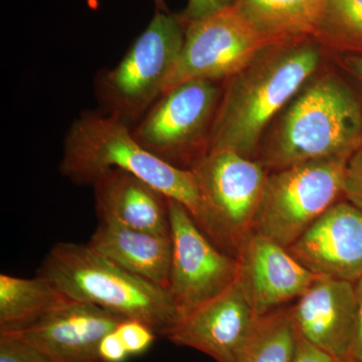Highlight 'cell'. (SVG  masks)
I'll use <instances>...</instances> for the list:
<instances>
[{
  "instance_id": "484cf974",
  "label": "cell",
  "mask_w": 362,
  "mask_h": 362,
  "mask_svg": "<svg viewBox=\"0 0 362 362\" xmlns=\"http://www.w3.org/2000/svg\"><path fill=\"white\" fill-rule=\"evenodd\" d=\"M99 356L103 362H126L131 357L115 330L105 335L100 342Z\"/></svg>"
},
{
  "instance_id": "603a6c76",
  "label": "cell",
  "mask_w": 362,
  "mask_h": 362,
  "mask_svg": "<svg viewBox=\"0 0 362 362\" xmlns=\"http://www.w3.org/2000/svg\"><path fill=\"white\" fill-rule=\"evenodd\" d=\"M0 362H51L39 347L16 333L0 332Z\"/></svg>"
},
{
  "instance_id": "52a82bcc",
  "label": "cell",
  "mask_w": 362,
  "mask_h": 362,
  "mask_svg": "<svg viewBox=\"0 0 362 362\" xmlns=\"http://www.w3.org/2000/svg\"><path fill=\"white\" fill-rule=\"evenodd\" d=\"M347 161L320 159L269 173L254 233L291 246L331 206L345 199Z\"/></svg>"
},
{
  "instance_id": "e0dca14e",
  "label": "cell",
  "mask_w": 362,
  "mask_h": 362,
  "mask_svg": "<svg viewBox=\"0 0 362 362\" xmlns=\"http://www.w3.org/2000/svg\"><path fill=\"white\" fill-rule=\"evenodd\" d=\"M88 245L126 271L168 289L173 255L171 235L100 221Z\"/></svg>"
},
{
  "instance_id": "4fadbf2b",
  "label": "cell",
  "mask_w": 362,
  "mask_h": 362,
  "mask_svg": "<svg viewBox=\"0 0 362 362\" xmlns=\"http://www.w3.org/2000/svg\"><path fill=\"white\" fill-rule=\"evenodd\" d=\"M287 250L312 273L356 284L362 279V211L338 202Z\"/></svg>"
},
{
  "instance_id": "5b68a950",
  "label": "cell",
  "mask_w": 362,
  "mask_h": 362,
  "mask_svg": "<svg viewBox=\"0 0 362 362\" xmlns=\"http://www.w3.org/2000/svg\"><path fill=\"white\" fill-rule=\"evenodd\" d=\"M190 169L201 197L202 232L235 258L254 233L268 171L230 150L206 152Z\"/></svg>"
},
{
  "instance_id": "277c9868",
  "label": "cell",
  "mask_w": 362,
  "mask_h": 362,
  "mask_svg": "<svg viewBox=\"0 0 362 362\" xmlns=\"http://www.w3.org/2000/svg\"><path fill=\"white\" fill-rule=\"evenodd\" d=\"M37 276L73 301L142 321L163 337L180 319L168 289L126 271L89 245H54Z\"/></svg>"
},
{
  "instance_id": "6da1fadb",
  "label": "cell",
  "mask_w": 362,
  "mask_h": 362,
  "mask_svg": "<svg viewBox=\"0 0 362 362\" xmlns=\"http://www.w3.org/2000/svg\"><path fill=\"white\" fill-rule=\"evenodd\" d=\"M314 40L272 45L230 78L209 133L207 152L230 150L252 158L271 121L283 112L322 63Z\"/></svg>"
},
{
  "instance_id": "ffe728a7",
  "label": "cell",
  "mask_w": 362,
  "mask_h": 362,
  "mask_svg": "<svg viewBox=\"0 0 362 362\" xmlns=\"http://www.w3.org/2000/svg\"><path fill=\"white\" fill-rule=\"evenodd\" d=\"M297 343L298 333L289 308L282 307L259 317L238 362H292Z\"/></svg>"
},
{
  "instance_id": "7c38bea8",
  "label": "cell",
  "mask_w": 362,
  "mask_h": 362,
  "mask_svg": "<svg viewBox=\"0 0 362 362\" xmlns=\"http://www.w3.org/2000/svg\"><path fill=\"white\" fill-rule=\"evenodd\" d=\"M235 258L237 283L259 317L297 300L323 278L305 268L287 247L257 233L247 238Z\"/></svg>"
},
{
  "instance_id": "cb8c5ba5",
  "label": "cell",
  "mask_w": 362,
  "mask_h": 362,
  "mask_svg": "<svg viewBox=\"0 0 362 362\" xmlns=\"http://www.w3.org/2000/svg\"><path fill=\"white\" fill-rule=\"evenodd\" d=\"M344 199L362 211V146L347 161Z\"/></svg>"
},
{
  "instance_id": "4316f807",
  "label": "cell",
  "mask_w": 362,
  "mask_h": 362,
  "mask_svg": "<svg viewBox=\"0 0 362 362\" xmlns=\"http://www.w3.org/2000/svg\"><path fill=\"white\" fill-rule=\"evenodd\" d=\"M335 358L313 346L298 335L296 352L292 362H334Z\"/></svg>"
},
{
  "instance_id": "d6986e66",
  "label": "cell",
  "mask_w": 362,
  "mask_h": 362,
  "mask_svg": "<svg viewBox=\"0 0 362 362\" xmlns=\"http://www.w3.org/2000/svg\"><path fill=\"white\" fill-rule=\"evenodd\" d=\"M69 300L45 279L0 275V332L32 325Z\"/></svg>"
},
{
  "instance_id": "3957f363",
  "label": "cell",
  "mask_w": 362,
  "mask_h": 362,
  "mask_svg": "<svg viewBox=\"0 0 362 362\" xmlns=\"http://www.w3.org/2000/svg\"><path fill=\"white\" fill-rule=\"evenodd\" d=\"M122 169L180 202L202 221L201 197L192 169L168 163L136 141L130 126L108 114L85 112L71 124L59 171L76 185H93L110 169Z\"/></svg>"
},
{
  "instance_id": "7a4b0ae2",
  "label": "cell",
  "mask_w": 362,
  "mask_h": 362,
  "mask_svg": "<svg viewBox=\"0 0 362 362\" xmlns=\"http://www.w3.org/2000/svg\"><path fill=\"white\" fill-rule=\"evenodd\" d=\"M361 146L359 90L337 74H315L283 110L258 161L275 173L320 159H349Z\"/></svg>"
},
{
  "instance_id": "83f0119b",
  "label": "cell",
  "mask_w": 362,
  "mask_h": 362,
  "mask_svg": "<svg viewBox=\"0 0 362 362\" xmlns=\"http://www.w3.org/2000/svg\"><path fill=\"white\" fill-rule=\"evenodd\" d=\"M338 64L362 93V54H340Z\"/></svg>"
},
{
  "instance_id": "f546056e",
  "label": "cell",
  "mask_w": 362,
  "mask_h": 362,
  "mask_svg": "<svg viewBox=\"0 0 362 362\" xmlns=\"http://www.w3.org/2000/svg\"><path fill=\"white\" fill-rule=\"evenodd\" d=\"M334 362H361V361H356V359L351 358V357H349V358H345V359H335Z\"/></svg>"
},
{
  "instance_id": "9c48e42d",
  "label": "cell",
  "mask_w": 362,
  "mask_h": 362,
  "mask_svg": "<svg viewBox=\"0 0 362 362\" xmlns=\"http://www.w3.org/2000/svg\"><path fill=\"white\" fill-rule=\"evenodd\" d=\"M185 23L182 51L164 93L187 81L230 80L276 45L235 4Z\"/></svg>"
},
{
  "instance_id": "9a60e30c",
  "label": "cell",
  "mask_w": 362,
  "mask_h": 362,
  "mask_svg": "<svg viewBox=\"0 0 362 362\" xmlns=\"http://www.w3.org/2000/svg\"><path fill=\"white\" fill-rule=\"evenodd\" d=\"M298 335L335 359L351 354L356 337V285L321 278L289 307Z\"/></svg>"
},
{
  "instance_id": "30bf717a",
  "label": "cell",
  "mask_w": 362,
  "mask_h": 362,
  "mask_svg": "<svg viewBox=\"0 0 362 362\" xmlns=\"http://www.w3.org/2000/svg\"><path fill=\"white\" fill-rule=\"evenodd\" d=\"M173 242L168 292L181 317L235 284L237 258L209 240L180 202L168 199Z\"/></svg>"
},
{
  "instance_id": "8992f818",
  "label": "cell",
  "mask_w": 362,
  "mask_h": 362,
  "mask_svg": "<svg viewBox=\"0 0 362 362\" xmlns=\"http://www.w3.org/2000/svg\"><path fill=\"white\" fill-rule=\"evenodd\" d=\"M180 16L157 13L120 63L99 80L107 114L130 126L141 119L165 90L185 42Z\"/></svg>"
},
{
  "instance_id": "4dcf8cb0",
  "label": "cell",
  "mask_w": 362,
  "mask_h": 362,
  "mask_svg": "<svg viewBox=\"0 0 362 362\" xmlns=\"http://www.w3.org/2000/svg\"><path fill=\"white\" fill-rule=\"evenodd\" d=\"M157 4H160L161 0H156Z\"/></svg>"
},
{
  "instance_id": "44dd1931",
  "label": "cell",
  "mask_w": 362,
  "mask_h": 362,
  "mask_svg": "<svg viewBox=\"0 0 362 362\" xmlns=\"http://www.w3.org/2000/svg\"><path fill=\"white\" fill-rule=\"evenodd\" d=\"M313 40L341 54H362V0H325Z\"/></svg>"
},
{
  "instance_id": "8fae6325",
  "label": "cell",
  "mask_w": 362,
  "mask_h": 362,
  "mask_svg": "<svg viewBox=\"0 0 362 362\" xmlns=\"http://www.w3.org/2000/svg\"><path fill=\"white\" fill-rule=\"evenodd\" d=\"M259 319L235 281L218 296L181 317L165 337L216 362H238Z\"/></svg>"
},
{
  "instance_id": "ba28073f",
  "label": "cell",
  "mask_w": 362,
  "mask_h": 362,
  "mask_svg": "<svg viewBox=\"0 0 362 362\" xmlns=\"http://www.w3.org/2000/svg\"><path fill=\"white\" fill-rule=\"evenodd\" d=\"M214 83L187 81L166 90L132 130L136 141L168 163L190 169L207 152L220 103Z\"/></svg>"
},
{
  "instance_id": "d4e9b609",
  "label": "cell",
  "mask_w": 362,
  "mask_h": 362,
  "mask_svg": "<svg viewBox=\"0 0 362 362\" xmlns=\"http://www.w3.org/2000/svg\"><path fill=\"white\" fill-rule=\"evenodd\" d=\"M233 2L235 0H188L187 8L181 14L180 18L185 23L199 20L226 6H232Z\"/></svg>"
},
{
  "instance_id": "5bb4252c",
  "label": "cell",
  "mask_w": 362,
  "mask_h": 362,
  "mask_svg": "<svg viewBox=\"0 0 362 362\" xmlns=\"http://www.w3.org/2000/svg\"><path fill=\"white\" fill-rule=\"evenodd\" d=\"M124 319L94 305L69 299L13 333L39 347L51 362H103L100 342Z\"/></svg>"
},
{
  "instance_id": "f1b7e54d",
  "label": "cell",
  "mask_w": 362,
  "mask_h": 362,
  "mask_svg": "<svg viewBox=\"0 0 362 362\" xmlns=\"http://www.w3.org/2000/svg\"><path fill=\"white\" fill-rule=\"evenodd\" d=\"M357 297V320L356 337L350 357L362 362V279L356 283Z\"/></svg>"
},
{
  "instance_id": "7402d4cb",
  "label": "cell",
  "mask_w": 362,
  "mask_h": 362,
  "mask_svg": "<svg viewBox=\"0 0 362 362\" xmlns=\"http://www.w3.org/2000/svg\"><path fill=\"white\" fill-rule=\"evenodd\" d=\"M115 332L122 340L130 356H142L153 344L156 332L146 323L136 319H124Z\"/></svg>"
},
{
  "instance_id": "2e32d148",
  "label": "cell",
  "mask_w": 362,
  "mask_h": 362,
  "mask_svg": "<svg viewBox=\"0 0 362 362\" xmlns=\"http://www.w3.org/2000/svg\"><path fill=\"white\" fill-rule=\"evenodd\" d=\"M100 221L170 235L168 199L122 169L106 171L93 182Z\"/></svg>"
},
{
  "instance_id": "ac0fdd59",
  "label": "cell",
  "mask_w": 362,
  "mask_h": 362,
  "mask_svg": "<svg viewBox=\"0 0 362 362\" xmlns=\"http://www.w3.org/2000/svg\"><path fill=\"white\" fill-rule=\"evenodd\" d=\"M325 0H235L233 4L274 45L313 40Z\"/></svg>"
}]
</instances>
